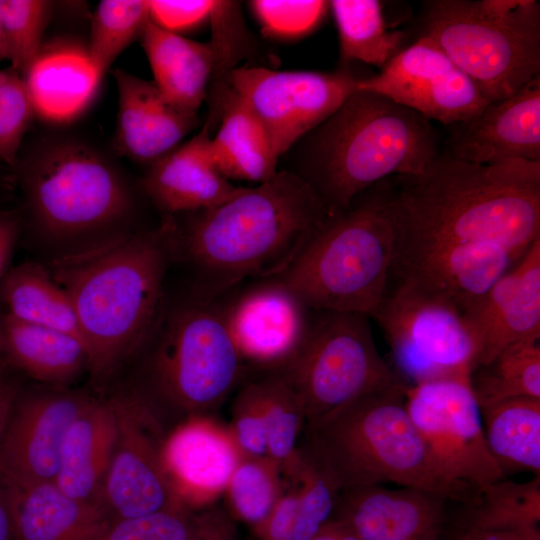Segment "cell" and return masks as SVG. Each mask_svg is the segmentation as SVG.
<instances>
[{
  "instance_id": "cell-31",
  "label": "cell",
  "mask_w": 540,
  "mask_h": 540,
  "mask_svg": "<svg viewBox=\"0 0 540 540\" xmlns=\"http://www.w3.org/2000/svg\"><path fill=\"white\" fill-rule=\"evenodd\" d=\"M0 299L11 317L82 340L69 296L42 265L25 262L7 270L0 280Z\"/></svg>"
},
{
  "instance_id": "cell-54",
  "label": "cell",
  "mask_w": 540,
  "mask_h": 540,
  "mask_svg": "<svg viewBox=\"0 0 540 540\" xmlns=\"http://www.w3.org/2000/svg\"><path fill=\"white\" fill-rule=\"evenodd\" d=\"M2 313H3V312H0V370L9 367L8 364H7L6 358H5V354H4V350H3V345H2V338H1V319H2Z\"/></svg>"
},
{
  "instance_id": "cell-36",
  "label": "cell",
  "mask_w": 540,
  "mask_h": 540,
  "mask_svg": "<svg viewBox=\"0 0 540 540\" xmlns=\"http://www.w3.org/2000/svg\"><path fill=\"white\" fill-rule=\"evenodd\" d=\"M264 413L268 456L292 478L299 461V442L305 425L304 412L285 380L277 373L254 381Z\"/></svg>"
},
{
  "instance_id": "cell-37",
  "label": "cell",
  "mask_w": 540,
  "mask_h": 540,
  "mask_svg": "<svg viewBox=\"0 0 540 540\" xmlns=\"http://www.w3.org/2000/svg\"><path fill=\"white\" fill-rule=\"evenodd\" d=\"M149 1H100L91 21L88 63L101 77L150 20Z\"/></svg>"
},
{
  "instance_id": "cell-35",
  "label": "cell",
  "mask_w": 540,
  "mask_h": 540,
  "mask_svg": "<svg viewBox=\"0 0 540 540\" xmlns=\"http://www.w3.org/2000/svg\"><path fill=\"white\" fill-rule=\"evenodd\" d=\"M208 22L212 39V74L209 88V114L206 125L210 132L217 128L232 94L229 84L231 73L247 54L251 35L244 22L240 4L235 1H212ZM207 94V95H208Z\"/></svg>"
},
{
  "instance_id": "cell-30",
  "label": "cell",
  "mask_w": 540,
  "mask_h": 540,
  "mask_svg": "<svg viewBox=\"0 0 540 540\" xmlns=\"http://www.w3.org/2000/svg\"><path fill=\"white\" fill-rule=\"evenodd\" d=\"M487 448L502 471L540 476V399L520 397L480 407Z\"/></svg>"
},
{
  "instance_id": "cell-23",
  "label": "cell",
  "mask_w": 540,
  "mask_h": 540,
  "mask_svg": "<svg viewBox=\"0 0 540 540\" xmlns=\"http://www.w3.org/2000/svg\"><path fill=\"white\" fill-rule=\"evenodd\" d=\"M524 253L492 243L447 247L393 266L390 277L409 279L447 298L463 313Z\"/></svg>"
},
{
  "instance_id": "cell-11",
  "label": "cell",
  "mask_w": 540,
  "mask_h": 540,
  "mask_svg": "<svg viewBox=\"0 0 540 540\" xmlns=\"http://www.w3.org/2000/svg\"><path fill=\"white\" fill-rule=\"evenodd\" d=\"M390 347L394 372L407 386L470 378L476 346L463 313L447 298L405 278L390 277L371 315Z\"/></svg>"
},
{
  "instance_id": "cell-26",
  "label": "cell",
  "mask_w": 540,
  "mask_h": 540,
  "mask_svg": "<svg viewBox=\"0 0 540 540\" xmlns=\"http://www.w3.org/2000/svg\"><path fill=\"white\" fill-rule=\"evenodd\" d=\"M117 437L110 398H95L81 411L64 439L54 483L67 496L100 503Z\"/></svg>"
},
{
  "instance_id": "cell-18",
  "label": "cell",
  "mask_w": 540,
  "mask_h": 540,
  "mask_svg": "<svg viewBox=\"0 0 540 540\" xmlns=\"http://www.w3.org/2000/svg\"><path fill=\"white\" fill-rule=\"evenodd\" d=\"M229 427L206 415L188 416L165 436L162 463L180 504L205 508L225 493L243 458Z\"/></svg>"
},
{
  "instance_id": "cell-1",
  "label": "cell",
  "mask_w": 540,
  "mask_h": 540,
  "mask_svg": "<svg viewBox=\"0 0 540 540\" xmlns=\"http://www.w3.org/2000/svg\"><path fill=\"white\" fill-rule=\"evenodd\" d=\"M392 267L447 247L492 243L524 253L540 239V163L474 164L439 153L390 177Z\"/></svg>"
},
{
  "instance_id": "cell-53",
  "label": "cell",
  "mask_w": 540,
  "mask_h": 540,
  "mask_svg": "<svg viewBox=\"0 0 540 540\" xmlns=\"http://www.w3.org/2000/svg\"><path fill=\"white\" fill-rule=\"evenodd\" d=\"M3 60H8V51L0 20V62Z\"/></svg>"
},
{
  "instance_id": "cell-47",
  "label": "cell",
  "mask_w": 540,
  "mask_h": 540,
  "mask_svg": "<svg viewBox=\"0 0 540 540\" xmlns=\"http://www.w3.org/2000/svg\"><path fill=\"white\" fill-rule=\"evenodd\" d=\"M12 368L0 370V447L17 398L20 385L11 374Z\"/></svg>"
},
{
  "instance_id": "cell-20",
  "label": "cell",
  "mask_w": 540,
  "mask_h": 540,
  "mask_svg": "<svg viewBox=\"0 0 540 540\" xmlns=\"http://www.w3.org/2000/svg\"><path fill=\"white\" fill-rule=\"evenodd\" d=\"M450 128L447 153L457 159L474 164L540 163V75Z\"/></svg>"
},
{
  "instance_id": "cell-2",
  "label": "cell",
  "mask_w": 540,
  "mask_h": 540,
  "mask_svg": "<svg viewBox=\"0 0 540 540\" xmlns=\"http://www.w3.org/2000/svg\"><path fill=\"white\" fill-rule=\"evenodd\" d=\"M334 212L299 173L277 171L224 202L163 222L171 250L198 276L205 295L249 277L274 278L294 261Z\"/></svg>"
},
{
  "instance_id": "cell-52",
  "label": "cell",
  "mask_w": 540,
  "mask_h": 540,
  "mask_svg": "<svg viewBox=\"0 0 540 540\" xmlns=\"http://www.w3.org/2000/svg\"><path fill=\"white\" fill-rule=\"evenodd\" d=\"M14 534L10 510L9 491L0 479V540H11Z\"/></svg>"
},
{
  "instance_id": "cell-24",
  "label": "cell",
  "mask_w": 540,
  "mask_h": 540,
  "mask_svg": "<svg viewBox=\"0 0 540 540\" xmlns=\"http://www.w3.org/2000/svg\"><path fill=\"white\" fill-rule=\"evenodd\" d=\"M210 138L211 132L203 125L190 140L150 164L144 189L169 216L212 208L240 188L214 167L208 150Z\"/></svg>"
},
{
  "instance_id": "cell-32",
  "label": "cell",
  "mask_w": 540,
  "mask_h": 540,
  "mask_svg": "<svg viewBox=\"0 0 540 540\" xmlns=\"http://www.w3.org/2000/svg\"><path fill=\"white\" fill-rule=\"evenodd\" d=\"M328 3L338 30L343 62L359 61L382 69L403 49L405 34L387 29L380 1Z\"/></svg>"
},
{
  "instance_id": "cell-7",
  "label": "cell",
  "mask_w": 540,
  "mask_h": 540,
  "mask_svg": "<svg viewBox=\"0 0 540 540\" xmlns=\"http://www.w3.org/2000/svg\"><path fill=\"white\" fill-rule=\"evenodd\" d=\"M432 39L488 102L540 75V4L535 0H429L422 34Z\"/></svg>"
},
{
  "instance_id": "cell-6",
  "label": "cell",
  "mask_w": 540,
  "mask_h": 540,
  "mask_svg": "<svg viewBox=\"0 0 540 540\" xmlns=\"http://www.w3.org/2000/svg\"><path fill=\"white\" fill-rule=\"evenodd\" d=\"M394 243L387 178L335 211L276 278L311 311L371 317L388 287Z\"/></svg>"
},
{
  "instance_id": "cell-42",
  "label": "cell",
  "mask_w": 540,
  "mask_h": 540,
  "mask_svg": "<svg viewBox=\"0 0 540 540\" xmlns=\"http://www.w3.org/2000/svg\"><path fill=\"white\" fill-rule=\"evenodd\" d=\"M36 107L26 80L11 66L0 69V161L15 166Z\"/></svg>"
},
{
  "instance_id": "cell-25",
  "label": "cell",
  "mask_w": 540,
  "mask_h": 540,
  "mask_svg": "<svg viewBox=\"0 0 540 540\" xmlns=\"http://www.w3.org/2000/svg\"><path fill=\"white\" fill-rule=\"evenodd\" d=\"M7 487L19 540H97L113 521L102 504L73 499L54 482Z\"/></svg>"
},
{
  "instance_id": "cell-13",
  "label": "cell",
  "mask_w": 540,
  "mask_h": 540,
  "mask_svg": "<svg viewBox=\"0 0 540 540\" xmlns=\"http://www.w3.org/2000/svg\"><path fill=\"white\" fill-rule=\"evenodd\" d=\"M110 400L117 437L101 491L103 507L112 520L184 508L164 472L166 435L151 402L137 391L116 394Z\"/></svg>"
},
{
  "instance_id": "cell-12",
  "label": "cell",
  "mask_w": 540,
  "mask_h": 540,
  "mask_svg": "<svg viewBox=\"0 0 540 540\" xmlns=\"http://www.w3.org/2000/svg\"><path fill=\"white\" fill-rule=\"evenodd\" d=\"M405 405L442 476L473 492L504 475L484 437L469 378H444L405 388Z\"/></svg>"
},
{
  "instance_id": "cell-48",
  "label": "cell",
  "mask_w": 540,
  "mask_h": 540,
  "mask_svg": "<svg viewBox=\"0 0 540 540\" xmlns=\"http://www.w3.org/2000/svg\"><path fill=\"white\" fill-rule=\"evenodd\" d=\"M197 540H237L234 523L222 510L207 509L206 522Z\"/></svg>"
},
{
  "instance_id": "cell-38",
  "label": "cell",
  "mask_w": 540,
  "mask_h": 540,
  "mask_svg": "<svg viewBox=\"0 0 540 540\" xmlns=\"http://www.w3.org/2000/svg\"><path fill=\"white\" fill-rule=\"evenodd\" d=\"M281 474L270 457H243L224 493L233 517L252 528L263 521L285 489Z\"/></svg>"
},
{
  "instance_id": "cell-28",
  "label": "cell",
  "mask_w": 540,
  "mask_h": 540,
  "mask_svg": "<svg viewBox=\"0 0 540 540\" xmlns=\"http://www.w3.org/2000/svg\"><path fill=\"white\" fill-rule=\"evenodd\" d=\"M1 338L8 366L42 383L62 387L89 369L86 346L66 332L26 323L3 312Z\"/></svg>"
},
{
  "instance_id": "cell-29",
  "label": "cell",
  "mask_w": 540,
  "mask_h": 540,
  "mask_svg": "<svg viewBox=\"0 0 540 540\" xmlns=\"http://www.w3.org/2000/svg\"><path fill=\"white\" fill-rule=\"evenodd\" d=\"M214 167L228 180L258 184L276 174L278 157L253 112L233 92L208 144Z\"/></svg>"
},
{
  "instance_id": "cell-4",
  "label": "cell",
  "mask_w": 540,
  "mask_h": 540,
  "mask_svg": "<svg viewBox=\"0 0 540 540\" xmlns=\"http://www.w3.org/2000/svg\"><path fill=\"white\" fill-rule=\"evenodd\" d=\"M398 382L305 421L299 452L338 492L391 482L465 505L477 492L446 480L436 467L405 405Z\"/></svg>"
},
{
  "instance_id": "cell-39",
  "label": "cell",
  "mask_w": 540,
  "mask_h": 540,
  "mask_svg": "<svg viewBox=\"0 0 540 540\" xmlns=\"http://www.w3.org/2000/svg\"><path fill=\"white\" fill-rule=\"evenodd\" d=\"M51 8L52 3L43 0H0L8 60L24 79L39 60Z\"/></svg>"
},
{
  "instance_id": "cell-46",
  "label": "cell",
  "mask_w": 540,
  "mask_h": 540,
  "mask_svg": "<svg viewBox=\"0 0 540 540\" xmlns=\"http://www.w3.org/2000/svg\"><path fill=\"white\" fill-rule=\"evenodd\" d=\"M298 492L296 485L284 489L282 496L259 524L253 527L259 540H295Z\"/></svg>"
},
{
  "instance_id": "cell-10",
  "label": "cell",
  "mask_w": 540,
  "mask_h": 540,
  "mask_svg": "<svg viewBox=\"0 0 540 540\" xmlns=\"http://www.w3.org/2000/svg\"><path fill=\"white\" fill-rule=\"evenodd\" d=\"M243 363L222 309L206 299L191 301L162 323L152 357L153 384L176 410L206 415L235 386Z\"/></svg>"
},
{
  "instance_id": "cell-34",
  "label": "cell",
  "mask_w": 540,
  "mask_h": 540,
  "mask_svg": "<svg viewBox=\"0 0 540 540\" xmlns=\"http://www.w3.org/2000/svg\"><path fill=\"white\" fill-rule=\"evenodd\" d=\"M467 506L461 532L516 531L539 527L540 476L515 482L504 478L478 491Z\"/></svg>"
},
{
  "instance_id": "cell-16",
  "label": "cell",
  "mask_w": 540,
  "mask_h": 540,
  "mask_svg": "<svg viewBox=\"0 0 540 540\" xmlns=\"http://www.w3.org/2000/svg\"><path fill=\"white\" fill-rule=\"evenodd\" d=\"M93 397L62 387L20 392L0 447V479L19 488L54 482L66 434Z\"/></svg>"
},
{
  "instance_id": "cell-51",
  "label": "cell",
  "mask_w": 540,
  "mask_h": 540,
  "mask_svg": "<svg viewBox=\"0 0 540 540\" xmlns=\"http://www.w3.org/2000/svg\"><path fill=\"white\" fill-rule=\"evenodd\" d=\"M311 540H359V538L344 521L333 517Z\"/></svg>"
},
{
  "instance_id": "cell-49",
  "label": "cell",
  "mask_w": 540,
  "mask_h": 540,
  "mask_svg": "<svg viewBox=\"0 0 540 540\" xmlns=\"http://www.w3.org/2000/svg\"><path fill=\"white\" fill-rule=\"evenodd\" d=\"M19 229V219L14 213H0V280L7 272Z\"/></svg>"
},
{
  "instance_id": "cell-14",
  "label": "cell",
  "mask_w": 540,
  "mask_h": 540,
  "mask_svg": "<svg viewBox=\"0 0 540 540\" xmlns=\"http://www.w3.org/2000/svg\"><path fill=\"white\" fill-rule=\"evenodd\" d=\"M359 78L347 70L322 73L242 66L231 73L229 84L261 122L279 158L329 118L355 90Z\"/></svg>"
},
{
  "instance_id": "cell-27",
  "label": "cell",
  "mask_w": 540,
  "mask_h": 540,
  "mask_svg": "<svg viewBox=\"0 0 540 540\" xmlns=\"http://www.w3.org/2000/svg\"><path fill=\"white\" fill-rule=\"evenodd\" d=\"M139 38L160 92L178 109L197 115L212 74L210 44L168 31L151 19Z\"/></svg>"
},
{
  "instance_id": "cell-40",
  "label": "cell",
  "mask_w": 540,
  "mask_h": 540,
  "mask_svg": "<svg viewBox=\"0 0 540 540\" xmlns=\"http://www.w3.org/2000/svg\"><path fill=\"white\" fill-rule=\"evenodd\" d=\"M207 517L179 508L116 519L97 540H197Z\"/></svg>"
},
{
  "instance_id": "cell-5",
  "label": "cell",
  "mask_w": 540,
  "mask_h": 540,
  "mask_svg": "<svg viewBox=\"0 0 540 540\" xmlns=\"http://www.w3.org/2000/svg\"><path fill=\"white\" fill-rule=\"evenodd\" d=\"M439 153L430 120L382 95L355 89L311 132L299 174L335 212L380 181L419 173Z\"/></svg>"
},
{
  "instance_id": "cell-17",
  "label": "cell",
  "mask_w": 540,
  "mask_h": 540,
  "mask_svg": "<svg viewBox=\"0 0 540 540\" xmlns=\"http://www.w3.org/2000/svg\"><path fill=\"white\" fill-rule=\"evenodd\" d=\"M242 361L284 367L301 347L311 310L276 277L249 288L222 309Z\"/></svg>"
},
{
  "instance_id": "cell-15",
  "label": "cell",
  "mask_w": 540,
  "mask_h": 540,
  "mask_svg": "<svg viewBox=\"0 0 540 540\" xmlns=\"http://www.w3.org/2000/svg\"><path fill=\"white\" fill-rule=\"evenodd\" d=\"M355 89L382 95L448 126L474 118L489 104L466 74L424 35L378 74L359 78Z\"/></svg>"
},
{
  "instance_id": "cell-43",
  "label": "cell",
  "mask_w": 540,
  "mask_h": 540,
  "mask_svg": "<svg viewBox=\"0 0 540 540\" xmlns=\"http://www.w3.org/2000/svg\"><path fill=\"white\" fill-rule=\"evenodd\" d=\"M263 32L271 38L294 40L310 34L323 20L327 1H250Z\"/></svg>"
},
{
  "instance_id": "cell-41",
  "label": "cell",
  "mask_w": 540,
  "mask_h": 540,
  "mask_svg": "<svg viewBox=\"0 0 540 540\" xmlns=\"http://www.w3.org/2000/svg\"><path fill=\"white\" fill-rule=\"evenodd\" d=\"M291 479L298 492L295 540H311L333 518L339 492L331 480L301 453Z\"/></svg>"
},
{
  "instance_id": "cell-44",
  "label": "cell",
  "mask_w": 540,
  "mask_h": 540,
  "mask_svg": "<svg viewBox=\"0 0 540 540\" xmlns=\"http://www.w3.org/2000/svg\"><path fill=\"white\" fill-rule=\"evenodd\" d=\"M229 430L244 457H269L264 413L253 382L236 397Z\"/></svg>"
},
{
  "instance_id": "cell-3",
  "label": "cell",
  "mask_w": 540,
  "mask_h": 540,
  "mask_svg": "<svg viewBox=\"0 0 540 540\" xmlns=\"http://www.w3.org/2000/svg\"><path fill=\"white\" fill-rule=\"evenodd\" d=\"M171 256L162 224L53 262L49 272L70 298L95 379L108 377L158 323Z\"/></svg>"
},
{
  "instance_id": "cell-8",
  "label": "cell",
  "mask_w": 540,
  "mask_h": 540,
  "mask_svg": "<svg viewBox=\"0 0 540 540\" xmlns=\"http://www.w3.org/2000/svg\"><path fill=\"white\" fill-rule=\"evenodd\" d=\"M22 180L36 224L57 239L109 228L132 207L130 190L115 166L74 140L41 148L25 166Z\"/></svg>"
},
{
  "instance_id": "cell-33",
  "label": "cell",
  "mask_w": 540,
  "mask_h": 540,
  "mask_svg": "<svg viewBox=\"0 0 540 540\" xmlns=\"http://www.w3.org/2000/svg\"><path fill=\"white\" fill-rule=\"evenodd\" d=\"M539 340L512 343L471 372L470 388L479 407L520 397L540 399Z\"/></svg>"
},
{
  "instance_id": "cell-19",
  "label": "cell",
  "mask_w": 540,
  "mask_h": 540,
  "mask_svg": "<svg viewBox=\"0 0 540 540\" xmlns=\"http://www.w3.org/2000/svg\"><path fill=\"white\" fill-rule=\"evenodd\" d=\"M463 317L476 346L475 368L512 343L540 338V239Z\"/></svg>"
},
{
  "instance_id": "cell-22",
  "label": "cell",
  "mask_w": 540,
  "mask_h": 540,
  "mask_svg": "<svg viewBox=\"0 0 540 540\" xmlns=\"http://www.w3.org/2000/svg\"><path fill=\"white\" fill-rule=\"evenodd\" d=\"M112 74L118 90L114 147L120 154L150 165L197 126V115L171 104L153 81L121 68Z\"/></svg>"
},
{
  "instance_id": "cell-45",
  "label": "cell",
  "mask_w": 540,
  "mask_h": 540,
  "mask_svg": "<svg viewBox=\"0 0 540 540\" xmlns=\"http://www.w3.org/2000/svg\"><path fill=\"white\" fill-rule=\"evenodd\" d=\"M212 1L150 0V18L158 26L177 33L208 21Z\"/></svg>"
},
{
  "instance_id": "cell-50",
  "label": "cell",
  "mask_w": 540,
  "mask_h": 540,
  "mask_svg": "<svg viewBox=\"0 0 540 540\" xmlns=\"http://www.w3.org/2000/svg\"><path fill=\"white\" fill-rule=\"evenodd\" d=\"M459 540H540V528L516 531L461 532Z\"/></svg>"
},
{
  "instance_id": "cell-9",
  "label": "cell",
  "mask_w": 540,
  "mask_h": 540,
  "mask_svg": "<svg viewBox=\"0 0 540 540\" xmlns=\"http://www.w3.org/2000/svg\"><path fill=\"white\" fill-rule=\"evenodd\" d=\"M307 335L279 371L306 421L349 401L402 382L379 354L369 316L312 311Z\"/></svg>"
},
{
  "instance_id": "cell-21",
  "label": "cell",
  "mask_w": 540,
  "mask_h": 540,
  "mask_svg": "<svg viewBox=\"0 0 540 540\" xmlns=\"http://www.w3.org/2000/svg\"><path fill=\"white\" fill-rule=\"evenodd\" d=\"M447 501L421 489L370 485L339 492L333 517L359 540H442Z\"/></svg>"
}]
</instances>
